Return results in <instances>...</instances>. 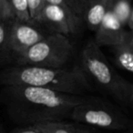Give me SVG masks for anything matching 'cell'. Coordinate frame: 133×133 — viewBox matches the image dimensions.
Masks as SVG:
<instances>
[{
    "instance_id": "3957f363",
    "label": "cell",
    "mask_w": 133,
    "mask_h": 133,
    "mask_svg": "<svg viewBox=\"0 0 133 133\" xmlns=\"http://www.w3.org/2000/svg\"><path fill=\"white\" fill-rule=\"evenodd\" d=\"M80 66L88 79L94 81L119 105L123 108L132 107V83L122 78L111 66L94 39L89 40L82 49Z\"/></svg>"
},
{
    "instance_id": "7a4b0ae2",
    "label": "cell",
    "mask_w": 133,
    "mask_h": 133,
    "mask_svg": "<svg viewBox=\"0 0 133 133\" xmlns=\"http://www.w3.org/2000/svg\"><path fill=\"white\" fill-rule=\"evenodd\" d=\"M0 82L4 86H33L79 96L90 89L89 80L78 65L72 68L17 66L0 73Z\"/></svg>"
},
{
    "instance_id": "e0dca14e",
    "label": "cell",
    "mask_w": 133,
    "mask_h": 133,
    "mask_svg": "<svg viewBox=\"0 0 133 133\" xmlns=\"http://www.w3.org/2000/svg\"><path fill=\"white\" fill-rule=\"evenodd\" d=\"M11 21H0V49L2 48L3 45L6 39V36H8Z\"/></svg>"
},
{
    "instance_id": "4fadbf2b",
    "label": "cell",
    "mask_w": 133,
    "mask_h": 133,
    "mask_svg": "<svg viewBox=\"0 0 133 133\" xmlns=\"http://www.w3.org/2000/svg\"><path fill=\"white\" fill-rule=\"evenodd\" d=\"M15 19L21 22H31L26 0H8Z\"/></svg>"
},
{
    "instance_id": "8fae6325",
    "label": "cell",
    "mask_w": 133,
    "mask_h": 133,
    "mask_svg": "<svg viewBox=\"0 0 133 133\" xmlns=\"http://www.w3.org/2000/svg\"><path fill=\"white\" fill-rule=\"evenodd\" d=\"M107 11L108 8L104 0H87V8L84 17L86 18L88 28L92 31H96Z\"/></svg>"
},
{
    "instance_id": "5bb4252c",
    "label": "cell",
    "mask_w": 133,
    "mask_h": 133,
    "mask_svg": "<svg viewBox=\"0 0 133 133\" xmlns=\"http://www.w3.org/2000/svg\"><path fill=\"white\" fill-rule=\"evenodd\" d=\"M72 12L79 17H84L87 8V0H65Z\"/></svg>"
},
{
    "instance_id": "8992f818",
    "label": "cell",
    "mask_w": 133,
    "mask_h": 133,
    "mask_svg": "<svg viewBox=\"0 0 133 133\" xmlns=\"http://www.w3.org/2000/svg\"><path fill=\"white\" fill-rule=\"evenodd\" d=\"M32 23L43 25L51 33L69 36L76 35L82 24V18L75 15L70 9L44 4L39 15Z\"/></svg>"
},
{
    "instance_id": "277c9868",
    "label": "cell",
    "mask_w": 133,
    "mask_h": 133,
    "mask_svg": "<svg viewBox=\"0 0 133 133\" xmlns=\"http://www.w3.org/2000/svg\"><path fill=\"white\" fill-rule=\"evenodd\" d=\"M72 54L73 46L69 37L50 33L15 59L17 66L62 68L69 61Z\"/></svg>"
},
{
    "instance_id": "52a82bcc",
    "label": "cell",
    "mask_w": 133,
    "mask_h": 133,
    "mask_svg": "<svg viewBox=\"0 0 133 133\" xmlns=\"http://www.w3.org/2000/svg\"><path fill=\"white\" fill-rule=\"evenodd\" d=\"M46 34L34 26L32 22L14 19L10 23L6 39L0 52L16 57L38 42Z\"/></svg>"
},
{
    "instance_id": "ac0fdd59",
    "label": "cell",
    "mask_w": 133,
    "mask_h": 133,
    "mask_svg": "<svg viewBox=\"0 0 133 133\" xmlns=\"http://www.w3.org/2000/svg\"><path fill=\"white\" fill-rule=\"evenodd\" d=\"M43 2H44V4L57 6L62 8H65V9H70V8H69V6H68V4L65 2V0H43ZM71 11H72V10H71Z\"/></svg>"
},
{
    "instance_id": "d6986e66",
    "label": "cell",
    "mask_w": 133,
    "mask_h": 133,
    "mask_svg": "<svg viewBox=\"0 0 133 133\" xmlns=\"http://www.w3.org/2000/svg\"><path fill=\"white\" fill-rule=\"evenodd\" d=\"M13 133H40V132L35 127L30 125V126H26V127L23 128V129H17V130H16Z\"/></svg>"
},
{
    "instance_id": "44dd1931",
    "label": "cell",
    "mask_w": 133,
    "mask_h": 133,
    "mask_svg": "<svg viewBox=\"0 0 133 133\" xmlns=\"http://www.w3.org/2000/svg\"><path fill=\"white\" fill-rule=\"evenodd\" d=\"M0 133H4V132H3V130H2V129H1V128H0Z\"/></svg>"
},
{
    "instance_id": "7c38bea8",
    "label": "cell",
    "mask_w": 133,
    "mask_h": 133,
    "mask_svg": "<svg viewBox=\"0 0 133 133\" xmlns=\"http://www.w3.org/2000/svg\"><path fill=\"white\" fill-rule=\"evenodd\" d=\"M110 10L124 28L132 31L133 8L131 0H116Z\"/></svg>"
},
{
    "instance_id": "7402d4cb",
    "label": "cell",
    "mask_w": 133,
    "mask_h": 133,
    "mask_svg": "<svg viewBox=\"0 0 133 133\" xmlns=\"http://www.w3.org/2000/svg\"></svg>"
},
{
    "instance_id": "9a60e30c",
    "label": "cell",
    "mask_w": 133,
    "mask_h": 133,
    "mask_svg": "<svg viewBox=\"0 0 133 133\" xmlns=\"http://www.w3.org/2000/svg\"><path fill=\"white\" fill-rule=\"evenodd\" d=\"M15 16L8 0H0V21H11Z\"/></svg>"
},
{
    "instance_id": "9c48e42d",
    "label": "cell",
    "mask_w": 133,
    "mask_h": 133,
    "mask_svg": "<svg viewBox=\"0 0 133 133\" xmlns=\"http://www.w3.org/2000/svg\"><path fill=\"white\" fill-rule=\"evenodd\" d=\"M40 133H98L95 127L74 121H46L32 125Z\"/></svg>"
},
{
    "instance_id": "30bf717a",
    "label": "cell",
    "mask_w": 133,
    "mask_h": 133,
    "mask_svg": "<svg viewBox=\"0 0 133 133\" xmlns=\"http://www.w3.org/2000/svg\"><path fill=\"white\" fill-rule=\"evenodd\" d=\"M114 61L119 69L129 73L133 72V33L126 30L122 39L111 46Z\"/></svg>"
},
{
    "instance_id": "ba28073f",
    "label": "cell",
    "mask_w": 133,
    "mask_h": 133,
    "mask_svg": "<svg viewBox=\"0 0 133 133\" xmlns=\"http://www.w3.org/2000/svg\"><path fill=\"white\" fill-rule=\"evenodd\" d=\"M126 30L109 9L106 12L101 23L96 30L94 41L98 46H112L121 40Z\"/></svg>"
},
{
    "instance_id": "6da1fadb",
    "label": "cell",
    "mask_w": 133,
    "mask_h": 133,
    "mask_svg": "<svg viewBox=\"0 0 133 133\" xmlns=\"http://www.w3.org/2000/svg\"><path fill=\"white\" fill-rule=\"evenodd\" d=\"M2 96L9 116L26 126L66 119L88 98L26 85L5 86Z\"/></svg>"
},
{
    "instance_id": "2e32d148",
    "label": "cell",
    "mask_w": 133,
    "mask_h": 133,
    "mask_svg": "<svg viewBox=\"0 0 133 133\" xmlns=\"http://www.w3.org/2000/svg\"><path fill=\"white\" fill-rule=\"evenodd\" d=\"M26 1H28L31 22H34L37 16L39 15V12L44 5V2H43V0H26Z\"/></svg>"
},
{
    "instance_id": "ffe728a7",
    "label": "cell",
    "mask_w": 133,
    "mask_h": 133,
    "mask_svg": "<svg viewBox=\"0 0 133 133\" xmlns=\"http://www.w3.org/2000/svg\"><path fill=\"white\" fill-rule=\"evenodd\" d=\"M104 1H105V3H106V6H107L108 10H109V9H111L113 4L115 3L116 0H104Z\"/></svg>"
},
{
    "instance_id": "5b68a950",
    "label": "cell",
    "mask_w": 133,
    "mask_h": 133,
    "mask_svg": "<svg viewBox=\"0 0 133 133\" xmlns=\"http://www.w3.org/2000/svg\"><path fill=\"white\" fill-rule=\"evenodd\" d=\"M95 128L108 129H126L131 126V120L117 106L95 97H88L71 111L69 118Z\"/></svg>"
}]
</instances>
